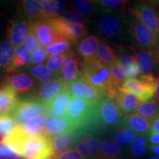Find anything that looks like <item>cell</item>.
<instances>
[{"mask_svg": "<svg viewBox=\"0 0 159 159\" xmlns=\"http://www.w3.org/2000/svg\"><path fill=\"white\" fill-rule=\"evenodd\" d=\"M22 156L7 144H0V159H21Z\"/></svg>", "mask_w": 159, "mask_h": 159, "instance_id": "43", "label": "cell"}, {"mask_svg": "<svg viewBox=\"0 0 159 159\" xmlns=\"http://www.w3.org/2000/svg\"><path fill=\"white\" fill-rule=\"evenodd\" d=\"M21 12L25 17L29 20V22H34L43 19L42 8L40 2L27 0L21 3Z\"/></svg>", "mask_w": 159, "mask_h": 159, "instance_id": "26", "label": "cell"}, {"mask_svg": "<svg viewBox=\"0 0 159 159\" xmlns=\"http://www.w3.org/2000/svg\"><path fill=\"white\" fill-rule=\"evenodd\" d=\"M150 159H159V156H152Z\"/></svg>", "mask_w": 159, "mask_h": 159, "instance_id": "56", "label": "cell"}, {"mask_svg": "<svg viewBox=\"0 0 159 159\" xmlns=\"http://www.w3.org/2000/svg\"><path fill=\"white\" fill-rule=\"evenodd\" d=\"M14 54L15 49L11 43L7 42L0 43V68H3L11 63Z\"/></svg>", "mask_w": 159, "mask_h": 159, "instance_id": "35", "label": "cell"}, {"mask_svg": "<svg viewBox=\"0 0 159 159\" xmlns=\"http://www.w3.org/2000/svg\"><path fill=\"white\" fill-rule=\"evenodd\" d=\"M155 59H156V69L159 72V33L157 35V43L156 48L154 49Z\"/></svg>", "mask_w": 159, "mask_h": 159, "instance_id": "50", "label": "cell"}, {"mask_svg": "<svg viewBox=\"0 0 159 159\" xmlns=\"http://www.w3.org/2000/svg\"><path fill=\"white\" fill-rule=\"evenodd\" d=\"M43 12V19H51L61 15L64 11L66 2L52 1V0H42L40 1Z\"/></svg>", "mask_w": 159, "mask_h": 159, "instance_id": "28", "label": "cell"}, {"mask_svg": "<svg viewBox=\"0 0 159 159\" xmlns=\"http://www.w3.org/2000/svg\"><path fill=\"white\" fill-rule=\"evenodd\" d=\"M96 159H107V158H102V157H99V158H97ZM114 159H118V158H114Z\"/></svg>", "mask_w": 159, "mask_h": 159, "instance_id": "57", "label": "cell"}, {"mask_svg": "<svg viewBox=\"0 0 159 159\" xmlns=\"http://www.w3.org/2000/svg\"><path fill=\"white\" fill-rule=\"evenodd\" d=\"M111 77L114 86L119 89L120 85L128 78V72L126 69L119 61H116L114 64H113L110 67Z\"/></svg>", "mask_w": 159, "mask_h": 159, "instance_id": "34", "label": "cell"}, {"mask_svg": "<svg viewBox=\"0 0 159 159\" xmlns=\"http://www.w3.org/2000/svg\"><path fill=\"white\" fill-rule=\"evenodd\" d=\"M102 140L89 129H78L77 136L72 149L78 151L86 159H96L100 152Z\"/></svg>", "mask_w": 159, "mask_h": 159, "instance_id": "7", "label": "cell"}, {"mask_svg": "<svg viewBox=\"0 0 159 159\" xmlns=\"http://www.w3.org/2000/svg\"><path fill=\"white\" fill-rule=\"evenodd\" d=\"M157 79L153 75H140L136 78H128L119 88V90L133 93L142 102H148L155 97Z\"/></svg>", "mask_w": 159, "mask_h": 159, "instance_id": "5", "label": "cell"}, {"mask_svg": "<svg viewBox=\"0 0 159 159\" xmlns=\"http://www.w3.org/2000/svg\"><path fill=\"white\" fill-rule=\"evenodd\" d=\"M39 43L34 33L30 30V33L25 40V48L29 52H34L39 49Z\"/></svg>", "mask_w": 159, "mask_h": 159, "instance_id": "45", "label": "cell"}, {"mask_svg": "<svg viewBox=\"0 0 159 159\" xmlns=\"http://www.w3.org/2000/svg\"><path fill=\"white\" fill-rule=\"evenodd\" d=\"M137 64L140 73L143 75H152L156 69V59L154 49L152 50H139L136 55Z\"/></svg>", "mask_w": 159, "mask_h": 159, "instance_id": "23", "label": "cell"}, {"mask_svg": "<svg viewBox=\"0 0 159 159\" xmlns=\"http://www.w3.org/2000/svg\"><path fill=\"white\" fill-rule=\"evenodd\" d=\"M79 58L74 52H70L66 55L62 70V80L66 85L72 82L80 76Z\"/></svg>", "mask_w": 159, "mask_h": 159, "instance_id": "21", "label": "cell"}, {"mask_svg": "<svg viewBox=\"0 0 159 159\" xmlns=\"http://www.w3.org/2000/svg\"><path fill=\"white\" fill-rule=\"evenodd\" d=\"M30 30L36 36L38 41L41 47H49L53 43L63 41L55 30L49 19H40L30 22Z\"/></svg>", "mask_w": 159, "mask_h": 159, "instance_id": "12", "label": "cell"}, {"mask_svg": "<svg viewBox=\"0 0 159 159\" xmlns=\"http://www.w3.org/2000/svg\"><path fill=\"white\" fill-rule=\"evenodd\" d=\"M147 135L139 134L135 141L133 142L130 148V152L132 156L136 158H139L144 156L147 151Z\"/></svg>", "mask_w": 159, "mask_h": 159, "instance_id": "36", "label": "cell"}, {"mask_svg": "<svg viewBox=\"0 0 159 159\" xmlns=\"http://www.w3.org/2000/svg\"><path fill=\"white\" fill-rule=\"evenodd\" d=\"M32 74L36 78L39 79L41 83H46L49 82L52 78L53 74L45 66L39 65L35 66L32 69Z\"/></svg>", "mask_w": 159, "mask_h": 159, "instance_id": "38", "label": "cell"}, {"mask_svg": "<svg viewBox=\"0 0 159 159\" xmlns=\"http://www.w3.org/2000/svg\"><path fill=\"white\" fill-rule=\"evenodd\" d=\"M7 85H10L16 92L24 93L29 91L33 86V79L25 74L14 75L7 79Z\"/></svg>", "mask_w": 159, "mask_h": 159, "instance_id": "29", "label": "cell"}, {"mask_svg": "<svg viewBox=\"0 0 159 159\" xmlns=\"http://www.w3.org/2000/svg\"><path fill=\"white\" fill-rule=\"evenodd\" d=\"M149 150L151 153L159 156V145H149Z\"/></svg>", "mask_w": 159, "mask_h": 159, "instance_id": "52", "label": "cell"}, {"mask_svg": "<svg viewBox=\"0 0 159 159\" xmlns=\"http://www.w3.org/2000/svg\"><path fill=\"white\" fill-rule=\"evenodd\" d=\"M71 44L68 41H60L49 45V47H46V51L47 54H56L58 55L59 53H63L68 51L70 48Z\"/></svg>", "mask_w": 159, "mask_h": 159, "instance_id": "40", "label": "cell"}, {"mask_svg": "<svg viewBox=\"0 0 159 159\" xmlns=\"http://www.w3.org/2000/svg\"><path fill=\"white\" fill-rule=\"evenodd\" d=\"M7 139V135L4 134L0 132V144H2V143H4V142L5 143Z\"/></svg>", "mask_w": 159, "mask_h": 159, "instance_id": "54", "label": "cell"}, {"mask_svg": "<svg viewBox=\"0 0 159 159\" xmlns=\"http://www.w3.org/2000/svg\"><path fill=\"white\" fill-rule=\"evenodd\" d=\"M135 114L152 121L159 115V104L155 99L143 102L135 111Z\"/></svg>", "mask_w": 159, "mask_h": 159, "instance_id": "31", "label": "cell"}, {"mask_svg": "<svg viewBox=\"0 0 159 159\" xmlns=\"http://www.w3.org/2000/svg\"><path fill=\"white\" fill-rule=\"evenodd\" d=\"M21 156L27 159H53L50 137L29 135L24 142Z\"/></svg>", "mask_w": 159, "mask_h": 159, "instance_id": "6", "label": "cell"}, {"mask_svg": "<svg viewBox=\"0 0 159 159\" xmlns=\"http://www.w3.org/2000/svg\"><path fill=\"white\" fill-rule=\"evenodd\" d=\"M49 118L47 114L41 115L31 119L22 125V128L27 134L32 136H44V125L47 123Z\"/></svg>", "mask_w": 159, "mask_h": 159, "instance_id": "25", "label": "cell"}, {"mask_svg": "<svg viewBox=\"0 0 159 159\" xmlns=\"http://www.w3.org/2000/svg\"><path fill=\"white\" fill-rule=\"evenodd\" d=\"M137 52L136 49L132 48L130 50H124L119 56V61L127 69L131 65L137 64Z\"/></svg>", "mask_w": 159, "mask_h": 159, "instance_id": "37", "label": "cell"}, {"mask_svg": "<svg viewBox=\"0 0 159 159\" xmlns=\"http://www.w3.org/2000/svg\"><path fill=\"white\" fill-rule=\"evenodd\" d=\"M47 51L44 50L43 48H39L36 51H35L32 55L33 63H41L45 61L47 58Z\"/></svg>", "mask_w": 159, "mask_h": 159, "instance_id": "48", "label": "cell"}, {"mask_svg": "<svg viewBox=\"0 0 159 159\" xmlns=\"http://www.w3.org/2000/svg\"><path fill=\"white\" fill-rule=\"evenodd\" d=\"M152 5L156 6L157 8L159 9V0H157V1H150Z\"/></svg>", "mask_w": 159, "mask_h": 159, "instance_id": "55", "label": "cell"}, {"mask_svg": "<svg viewBox=\"0 0 159 159\" xmlns=\"http://www.w3.org/2000/svg\"><path fill=\"white\" fill-rule=\"evenodd\" d=\"M66 58L65 55H53L47 62V67L49 71H57L61 69Z\"/></svg>", "mask_w": 159, "mask_h": 159, "instance_id": "41", "label": "cell"}, {"mask_svg": "<svg viewBox=\"0 0 159 159\" xmlns=\"http://www.w3.org/2000/svg\"><path fill=\"white\" fill-rule=\"evenodd\" d=\"M114 100L122 114H132L141 105L140 99L136 94L120 90L117 91Z\"/></svg>", "mask_w": 159, "mask_h": 159, "instance_id": "16", "label": "cell"}, {"mask_svg": "<svg viewBox=\"0 0 159 159\" xmlns=\"http://www.w3.org/2000/svg\"><path fill=\"white\" fill-rule=\"evenodd\" d=\"M122 150L116 143L113 141H103L101 143L100 157L107 159H114L119 158L122 155Z\"/></svg>", "mask_w": 159, "mask_h": 159, "instance_id": "33", "label": "cell"}, {"mask_svg": "<svg viewBox=\"0 0 159 159\" xmlns=\"http://www.w3.org/2000/svg\"><path fill=\"white\" fill-rule=\"evenodd\" d=\"M128 34L135 49L138 50H152L156 48L157 35L134 15L129 20Z\"/></svg>", "mask_w": 159, "mask_h": 159, "instance_id": "4", "label": "cell"}, {"mask_svg": "<svg viewBox=\"0 0 159 159\" xmlns=\"http://www.w3.org/2000/svg\"><path fill=\"white\" fill-rule=\"evenodd\" d=\"M71 94L68 89H64L59 95L47 103V114L51 118L63 117L66 115L70 104Z\"/></svg>", "mask_w": 159, "mask_h": 159, "instance_id": "13", "label": "cell"}, {"mask_svg": "<svg viewBox=\"0 0 159 159\" xmlns=\"http://www.w3.org/2000/svg\"><path fill=\"white\" fill-rule=\"evenodd\" d=\"M158 12H159V9H158Z\"/></svg>", "mask_w": 159, "mask_h": 159, "instance_id": "58", "label": "cell"}, {"mask_svg": "<svg viewBox=\"0 0 159 159\" xmlns=\"http://www.w3.org/2000/svg\"><path fill=\"white\" fill-rule=\"evenodd\" d=\"M19 102L16 92L10 85L5 84L0 88V116L11 114Z\"/></svg>", "mask_w": 159, "mask_h": 159, "instance_id": "20", "label": "cell"}, {"mask_svg": "<svg viewBox=\"0 0 159 159\" xmlns=\"http://www.w3.org/2000/svg\"><path fill=\"white\" fill-rule=\"evenodd\" d=\"M30 30V22L21 21L15 23L12 21L7 29V38L13 44L16 46L21 45L26 40V36Z\"/></svg>", "mask_w": 159, "mask_h": 159, "instance_id": "22", "label": "cell"}, {"mask_svg": "<svg viewBox=\"0 0 159 159\" xmlns=\"http://www.w3.org/2000/svg\"><path fill=\"white\" fill-rule=\"evenodd\" d=\"M53 159H86L75 149H71L58 155Z\"/></svg>", "mask_w": 159, "mask_h": 159, "instance_id": "46", "label": "cell"}, {"mask_svg": "<svg viewBox=\"0 0 159 159\" xmlns=\"http://www.w3.org/2000/svg\"><path fill=\"white\" fill-rule=\"evenodd\" d=\"M99 28L106 37H118L123 33L125 20L119 16H106L101 19Z\"/></svg>", "mask_w": 159, "mask_h": 159, "instance_id": "15", "label": "cell"}, {"mask_svg": "<svg viewBox=\"0 0 159 159\" xmlns=\"http://www.w3.org/2000/svg\"><path fill=\"white\" fill-rule=\"evenodd\" d=\"M114 129L113 140L121 147H127L130 145L139 136V134L134 130L125 128L122 125H119Z\"/></svg>", "mask_w": 159, "mask_h": 159, "instance_id": "27", "label": "cell"}, {"mask_svg": "<svg viewBox=\"0 0 159 159\" xmlns=\"http://www.w3.org/2000/svg\"><path fill=\"white\" fill-rule=\"evenodd\" d=\"M122 116L114 99L105 97L94 105V129L116 128L120 125Z\"/></svg>", "mask_w": 159, "mask_h": 159, "instance_id": "3", "label": "cell"}, {"mask_svg": "<svg viewBox=\"0 0 159 159\" xmlns=\"http://www.w3.org/2000/svg\"><path fill=\"white\" fill-rule=\"evenodd\" d=\"M47 103L37 99H28L19 101L9 116L14 120L16 124L22 125L27 120L39 116L43 113L47 114Z\"/></svg>", "mask_w": 159, "mask_h": 159, "instance_id": "8", "label": "cell"}, {"mask_svg": "<svg viewBox=\"0 0 159 159\" xmlns=\"http://www.w3.org/2000/svg\"><path fill=\"white\" fill-rule=\"evenodd\" d=\"M130 12L155 34H158L159 12L158 8L150 1L135 2L133 7L130 8Z\"/></svg>", "mask_w": 159, "mask_h": 159, "instance_id": "9", "label": "cell"}, {"mask_svg": "<svg viewBox=\"0 0 159 159\" xmlns=\"http://www.w3.org/2000/svg\"><path fill=\"white\" fill-rule=\"evenodd\" d=\"M95 2L100 5L103 9L112 11V10H116L125 5L128 2L124 1V0H101V1H97Z\"/></svg>", "mask_w": 159, "mask_h": 159, "instance_id": "42", "label": "cell"}, {"mask_svg": "<svg viewBox=\"0 0 159 159\" xmlns=\"http://www.w3.org/2000/svg\"><path fill=\"white\" fill-rule=\"evenodd\" d=\"M95 58L102 64L108 67H111L119 61V56L116 52L105 43L99 45Z\"/></svg>", "mask_w": 159, "mask_h": 159, "instance_id": "30", "label": "cell"}, {"mask_svg": "<svg viewBox=\"0 0 159 159\" xmlns=\"http://www.w3.org/2000/svg\"><path fill=\"white\" fill-rule=\"evenodd\" d=\"M66 88V84L62 79H55L43 87L36 92V99L47 103L55 99Z\"/></svg>", "mask_w": 159, "mask_h": 159, "instance_id": "18", "label": "cell"}, {"mask_svg": "<svg viewBox=\"0 0 159 159\" xmlns=\"http://www.w3.org/2000/svg\"><path fill=\"white\" fill-rule=\"evenodd\" d=\"M80 77L112 99L119 90L113 83L110 67L102 64L95 57L83 61Z\"/></svg>", "mask_w": 159, "mask_h": 159, "instance_id": "1", "label": "cell"}, {"mask_svg": "<svg viewBox=\"0 0 159 159\" xmlns=\"http://www.w3.org/2000/svg\"><path fill=\"white\" fill-rule=\"evenodd\" d=\"M77 130L66 116L49 119L44 128V136L52 137L56 135Z\"/></svg>", "mask_w": 159, "mask_h": 159, "instance_id": "19", "label": "cell"}, {"mask_svg": "<svg viewBox=\"0 0 159 159\" xmlns=\"http://www.w3.org/2000/svg\"><path fill=\"white\" fill-rule=\"evenodd\" d=\"M49 21L63 41L74 43L86 33L84 25L71 23L64 18L56 17L49 19Z\"/></svg>", "mask_w": 159, "mask_h": 159, "instance_id": "10", "label": "cell"}, {"mask_svg": "<svg viewBox=\"0 0 159 159\" xmlns=\"http://www.w3.org/2000/svg\"><path fill=\"white\" fill-rule=\"evenodd\" d=\"M155 99L158 102L159 104V76L157 78V83H156V94H155Z\"/></svg>", "mask_w": 159, "mask_h": 159, "instance_id": "53", "label": "cell"}, {"mask_svg": "<svg viewBox=\"0 0 159 159\" xmlns=\"http://www.w3.org/2000/svg\"><path fill=\"white\" fill-rule=\"evenodd\" d=\"M99 43L100 40L94 35H89L82 40L79 45L78 51L84 61L95 57L99 49Z\"/></svg>", "mask_w": 159, "mask_h": 159, "instance_id": "24", "label": "cell"}, {"mask_svg": "<svg viewBox=\"0 0 159 159\" xmlns=\"http://www.w3.org/2000/svg\"><path fill=\"white\" fill-rule=\"evenodd\" d=\"M94 104L84 99L71 96L66 117L77 129H94Z\"/></svg>", "mask_w": 159, "mask_h": 159, "instance_id": "2", "label": "cell"}, {"mask_svg": "<svg viewBox=\"0 0 159 159\" xmlns=\"http://www.w3.org/2000/svg\"><path fill=\"white\" fill-rule=\"evenodd\" d=\"M77 130L68 131L50 137V142L54 158L73 148L77 136Z\"/></svg>", "mask_w": 159, "mask_h": 159, "instance_id": "14", "label": "cell"}, {"mask_svg": "<svg viewBox=\"0 0 159 159\" xmlns=\"http://www.w3.org/2000/svg\"><path fill=\"white\" fill-rule=\"evenodd\" d=\"M154 134H159V115L152 120L150 130L149 131L148 135Z\"/></svg>", "mask_w": 159, "mask_h": 159, "instance_id": "49", "label": "cell"}, {"mask_svg": "<svg viewBox=\"0 0 159 159\" xmlns=\"http://www.w3.org/2000/svg\"><path fill=\"white\" fill-rule=\"evenodd\" d=\"M148 142L150 145H159V134H149Z\"/></svg>", "mask_w": 159, "mask_h": 159, "instance_id": "51", "label": "cell"}, {"mask_svg": "<svg viewBox=\"0 0 159 159\" xmlns=\"http://www.w3.org/2000/svg\"><path fill=\"white\" fill-rule=\"evenodd\" d=\"M152 121L136 114H127L122 116L120 125L134 130L138 134L148 135Z\"/></svg>", "mask_w": 159, "mask_h": 159, "instance_id": "17", "label": "cell"}, {"mask_svg": "<svg viewBox=\"0 0 159 159\" xmlns=\"http://www.w3.org/2000/svg\"><path fill=\"white\" fill-rule=\"evenodd\" d=\"M64 19L66 21L73 24H78V25H83L85 23L84 18L81 15H80L79 13H76V12L70 11L69 13H66L64 16Z\"/></svg>", "mask_w": 159, "mask_h": 159, "instance_id": "47", "label": "cell"}, {"mask_svg": "<svg viewBox=\"0 0 159 159\" xmlns=\"http://www.w3.org/2000/svg\"><path fill=\"white\" fill-rule=\"evenodd\" d=\"M66 88L68 89L71 96L80 97L94 105L106 97L104 93L91 86L80 76L66 85Z\"/></svg>", "mask_w": 159, "mask_h": 159, "instance_id": "11", "label": "cell"}, {"mask_svg": "<svg viewBox=\"0 0 159 159\" xmlns=\"http://www.w3.org/2000/svg\"><path fill=\"white\" fill-rule=\"evenodd\" d=\"M73 6L75 11L84 15L90 14L94 11L92 4L89 1H85V0L75 1V2L73 4Z\"/></svg>", "mask_w": 159, "mask_h": 159, "instance_id": "44", "label": "cell"}, {"mask_svg": "<svg viewBox=\"0 0 159 159\" xmlns=\"http://www.w3.org/2000/svg\"><path fill=\"white\" fill-rule=\"evenodd\" d=\"M31 62L30 52L25 47H18L16 50V56L13 57L11 65L8 66L7 71H13L16 68H20L24 66L29 64Z\"/></svg>", "mask_w": 159, "mask_h": 159, "instance_id": "32", "label": "cell"}, {"mask_svg": "<svg viewBox=\"0 0 159 159\" xmlns=\"http://www.w3.org/2000/svg\"><path fill=\"white\" fill-rule=\"evenodd\" d=\"M16 124L9 115L0 116V132L10 136L16 126Z\"/></svg>", "mask_w": 159, "mask_h": 159, "instance_id": "39", "label": "cell"}]
</instances>
